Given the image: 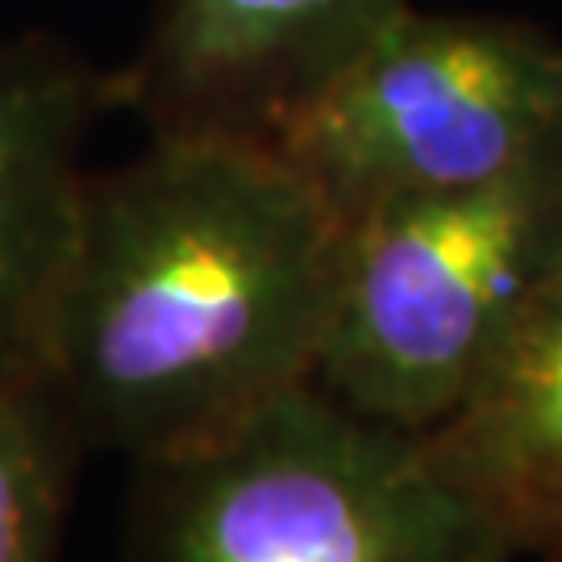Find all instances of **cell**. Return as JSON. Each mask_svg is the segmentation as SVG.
<instances>
[{
    "label": "cell",
    "mask_w": 562,
    "mask_h": 562,
    "mask_svg": "<svg viewBox=\"0 0 562 562\" xmlns=\"http://www.w3.org/2000/svg\"><path fill=\"white\" fill-rule=\"evenodd\" d=\"M346 222L276 142L150 134L88 171L38 371L83 446L155 462L308 383Z\"/></svg>",
    "instance_id": "6da1fadb"
},
{
    "label": "cell",
    "mask_w": 562,
    "mask_h": 562,
    "mask_svg": "<svg viewBox=\"0 0 562 562\" xmlns=\"http://www.w3.org/2000/svg\"><path fill=\"white\" fill-rule=\"evenodd\" d=\"M134 475L125 562H508L521 546L422 434L317 380Z\"/></svg>",
    "instance_id": "7a4b0ae2"
},
{
    "label": "cell",
    "mask_w": 562,
    "mask_h": 562,
    "mask_svg": "<svg viewBox=\"0 0 562 562\" xmlns=\"http://www.w3.org/2000/svg\"><path fill=\"white\" fill-rule=\"evenodd\" d=\"M562 271V142L521 167L346 222L313 380L362 417L434 434Z\"/></svg>",
    "instance_id": "3957f363"
},
{
    "label": "cell",
    "mask_w": 562,
    "mask_h": 562,
    "mask_svg": "<svg viewBox=\"0 0 562 562\" xmlns=\"http://www.w3.org/2000/svg\"><path fill=\"white\" fill-rule=\"evenodd\" d=\"M267 142L341 222L492 180L562 142V42L521 18L408 4Z\"/></svg>",
    "instance_id": "277c9868"
},
{
    "label": "cell",
    "mask_w": 562,
    "mask_h": 562,
    "mask_svg": "<svg viewBox=\"0 0 562 562\" xmlns=\"http://www.w3.org/2000/svg\"><path fill=\"white\" fill-rule=\"evenodd\" d=\"M413 0H159L113 76L150 134L271 130L313 101Z\"/></svg>",
    "instance_id": "5b68a950"
},
{
    "label": "cell",
    "mask_w": 562,
    "mask_h": 562,
    "mask_svg": "<svg viewBox=\"0 0 562 562\" xmlns=\"http://www.w3.org/2000/svg\"><path fill=\"white\" fill-rule=\"evenodd\" d=\"M117 104L71 46L25 34L0 42V383L38 371L83 180V146Z\"/></svg>",
    "instance_id": "8992f818"
},
{
    "label": "cell",
    "mask_w": 562,
    "mask_h": 562,
    "mask_svg": "<svg viewBox=\"0 0 562 562\" xmlns=\"http://www.w3.org/2000/svg\"><path fill=\"white\" fill-rule=\"evenodd\" d=\"M422 438L446 475L492 504L517 538L562 496V271L459 413Z\"/></svg>",
    "instance_id": "52a82bcc"
},
{
    "label": "cell",
    "mask_w": 562,
    "mask_h": 562,
    "mask_svg": "<svg viewBox=\"0 0 562 562\" xmlns=\"http://www.w3.org/2000/svg\"><path fill=\"white\" fill-rule=\"evenodd\" d=\"M80 450L42 371L0 383V562H59Z\"/></svg>",
    "instance_id": "ba28073f"
},
{
    "label": "cell",
    "mask_w": 562,
    "mask_h": 562,
    "mask_svg": "<svg viewBox=\"0 0 562 562\" xmlns=\"http://www.w3.org/2000/svg\"><path fill=\"white\" fill-rule=\"evenodd\" d=\"M521 542H533L542 550V562H562V496L546 504L542 513L529 521Z\"/></svg>",
    "instance_id": "9c48e42d"
}]
</instances>
